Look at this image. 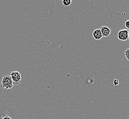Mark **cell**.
Wrapping results in <instances>:
<instances>
[{"label": "cell", "mask_w": 129, "mask_h": 119, "mask_svg": "<svg viewBox=\"0 0 129 119\" xmlns=\"http://www.w3.org/2000/svg\"><path fill=\"white\" fill-rule=\"evenodd\" d=\"M13 86V81L12 80L10 76L8 74L4 75L1 81V87L5 89V90H8L12 88Z\"/></svg>", "instance_id": "6da1fadb"}, {"label": "cell", "mask_w": 129, "mask_h": 119, "mask_svg": "<svg viewBox=\"0 0 129 119\" xmlns=\"http://www.w3.org/2000/svg\"><path fill=\"white\" fill-rule=\"evenodd\" d=\"M117 37L121 41H124L128 40L129 39V30L126 29L120 30L117 34Z\"/></svg>", "instance_id": "7a4b0ae2"}, {"label": "cell", "mask_w": 129, "mask_h": 119, "mask_svg": "<svg viewBox=\"0 0 129 119\" xmlns=\"http://www.w3.org/2000/svg\"><path fill=\"white\" fill-rule=\"evenodd\" d=\"M10 77L13 81V85H17L21 81V74L17 71H14L11 73Z\"/></svg>", "instance_id": "3957f363"}, {"label": "cell", "mask_w": 129, "mask_h": 119, "mask_svg": "<svg viewBox=\"0 0 129 119\" xmlns=\"http://www.w3.org/2000/svg\"><path fill=\"white\" fill-rule=\"evenodd\" d=\"M100 29L103 37H107L111 34V29L107 26H103Z\"/></svg>", "instance_id": "277c9868"}, {"label": "cell", "mask_w": 129, "mask_h": 119, "mask_svg": "<svg viewBox=\"0 0 129 119\" xmlns=\"http://www.w3.org/2000/svg\"><path fill=\"white\" fill-rule=\"evenodd\" d=\"M92 35L93 38L96 40H99L103 37L100 29H96L93 31Z\"/></svg>", "instance_id": "5b68a950"}, {"label": "cell", "mask_w": 129, "mask_h": 119, "mask_svg": "<svg viewBox=\"0 0 129 119\" xmlns=\"http://www.w3.org/2000/svg\"><path fill=\"white\" fill-rule=\"evenodd\" d=\"M72 3V1L71 0H63L62 1V3L63 5L65 6H70Z\"/></svg>", "instance_id": "8992f818"}, {"label": "cell", "mask_w": 129, "mask_h": 119, "mask_svg": "<svg viewBox=\"0 0 129 119\" xmlns=\"http://www.w3.org/2000/svg\"><path fill=\"white\" fill-rule=\"evenodd\" d=\"M124 55L128 61L129 62V48L127 49L124 52Z\"/></svg>", "instance_id": "52a82bcc"}, {"label": "cell", "mask_w": 129, "mask_h": 119, "mask_svg": "<svg viewBox=\"0 0 129 119\" xmlns=\"http://www.w3.org/2000/svg\"><path fill=\"white\" fill-rule=\"evenodd\" d=\"M119 80L118 79H114V86L118 85L119 84Z\"/></svg>", "instance_id": "ba28073f"}, {"label": "cell", "mask_w": 129, "mask_h": 119, "mask_svg": "<svg viewBox=\"0 0 129 119\" xmlns=\"http://www.w3.org/2000/svg\"><path fill=\"white\" fill-rule=\"evenodd\" d=\"M125 26L126 27L127 29H129V20H127L125 22Z\"/></svg>", "instance_id": "9c48e42d"}, {"label": "cell", "mask_w": 129, "mask_h": 119, "mask_svg": "<svg viewBox=\"0 0 129 119\" xmlns=\"http://www.w3.org/2000/svg\"><path fill=\"white\" fill-rule=\"evenodd\" d=\"M2 119H12L9 116H8V115H6L4 117H3Z\"/></svg>", "instance_id": "30bf717a"}]
</instances>
